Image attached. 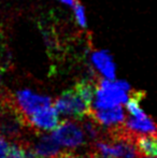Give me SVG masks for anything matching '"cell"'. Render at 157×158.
Here are the masks:
<instances>
[{"mask_svg": "<svg viewBox=\"0 0 157 158\" xmlns=\"http://www.w3.org/2000/svg\"><path fill=\"white\" fill-rule=\"evenodd\" d=\"M130 85L122 80L101 79L97 84L95 101L92 103L93 110H103L127 103L129 100Z\"/></svg>", "mask_w": 157, "mask_h": 158, "instance_id": "1", "label": "cell"}, {"mask_svg": "<svg viewBox=\"0 0 157 158\" xmlns=\"http://www.w3.org/2000/svg\"><path fill=\"white\" fill-rule=\"evenodd\" d=\"M28 125L12 98L0 96V137L17 141Z\"/></svg>", "mask_w": 157, "mask_h": 158, "instance_id": "2", "label": "cell"}, {"mask_svg": "<svg viewBox=\"0 0 157 158\" xmlns=\"http://www.w3.org/2000/svg\"><path fill=\"white\" fill-rule=\"evenodd\" d=\"M54 108L57 112L65 116L82 121L90 112V106L78 95V93L72 89L65 90L56 99Z\"/></svg>", "mask_w": 157, "mask_h": 158, "instance_id": "3", "label": "cell"}, {"mask_svg": "<svg viewBox=\"0 0 157 158\" xmlns=\"http://www.w3.org/2000/svg\"><path fill=\"white\" fill-rule=\"evenodd\" d=\"M14 99L16 101V106L27 121L38 111L52 106V99L48 96L37 94L30 89L17 90L15 93Z\"/></svg>", "mask_w": 157, "mask_h": 158, "instance_id": "4", "label": "cell"}, {"mask_svg": "<svg viewBox=\"0 0 157 158\" xmlns=\"http://www.w3.org/2000/svg\"><path fill=\"white\" fill-rule=\"evenodd\" d=\"M52 135L58 142L59 145L70 150L82 146L85 143L86 138L82 126L71 121H64L59 124L52 132Z\"/></svg>", "mask_w": 157, "mask_h": 158, "instance_id": "5", "label": "cell"}, {"mask_svg": "<svg viewBox=\"0 0 157 158\" xmlns=\"http://www.w3.org/2000/svg\"><path fill=\"white\" fill-rule=\"evenodd\" d=\"M89 115L94 121H96L99 125L105 126L107 128H113L116 126L124 125L125 112L121 106H116L113 108L103 109V110H93L90 109Z\"/></svg>", "mask_w": 157, "mask_h": 158, "instance_id": "6", "label": "cell"}, {"mask_svg": "<svg viewBox=\"0 0 157 158\" xmlns=\"http://www.w3.org/2000/svg\"><path fill=\"white\" fill-rule=\"evenodd\" d=\"M93 68L103 75L105 79L114 80L116 77V66L113 57L107 50H97L90 55Z\"/></svg>", "mask_w": 157, "mask_h": 158, "instance_id": "7", "label": "cell"}, {"mask_svg": "<svg viewBox=\"0 0 157 158\" xmlns=\"http://www.w3.org/2000/svg\"><path fill=\"white\" fill-rule=\"evenodd\" d=\"M29 125L34 126L38 130L52 131L59 125L58 112L54 106H48L40 110L28 118Z\"/></svg>", "mask_w": 157, "mask_h": 158, "instance_id": "8", "label": "cell"}, {"mask_svg": "<svg viewBox=\"0 0 157 158\" xmlns=\"http://www.w3.org/2000/svg\"><path fill=\"white\" fill-rule=\"evenodd\" d=\"M124 125L134 137L147 135L157 137V124L147 114L140 117H129L125 121Z\"/></svg>", "mask_w": 157, "mask_h": 158, "instance_id": "9", "label": "cell"}, {"mask_svg": "<svg viewBox=\"0 0 157 158\" xmlns=\"http://www.w3.org/2000/svg\"><path fill=\"white\" fill-rule=\"evenodd\" d=\"M31 148L38 158H56L60 153V145L52 135H40Z\"/></svg>", "mask_w": 157, "mask_h": 158, "instance_id": "10", "label": "cell"}, {"mask_svg": "<svg viewBox=\"0 0 157 158\" xmlns=\"http://www.w3.org/2000/svg\"><path fill=\"white\" fill-rule=\"evenodd\" d=\"M136 145L141 155L147 157H157L156 135H139L136 138Z\"/></svg>", "mask_w": 157, "mask_h": 158, "instance_id": "11", "label": "cell"}, {"mask_svg": "<svg viewBox=\"0 0 157 158\" xmlns=\"http://www.w3.org/2000/svg\"><path fill=\"white\" fill-rule=\"evenodd\" d=\"M73 89L78 93V95L88 104V106H92L93 99H94L95 95H96V90H97L96 84L93 83L89 80H82V81L78 82V83L76 84Z\"/></svg>", "mask_w": 157, "mask_h": 158, "instance_id": "12", "label": "cell"}, {"mask_svg": "<svg viewBox=\"0 0 157 158\" xmlns=\"http://www.w3.org/2000/svg\"><path fill=\"white\" fill-rule=\"evenodd\" d=\"M82 129H83L85 137L88 138L89 141H92L93 143H95L96 141L100 140L101 137V130L98 127L99 124L96 121L92 118L89 115H87L86 117H84L82 119Z\"/></svg>", "mask_w": 157, "mask_h": 158, "instance_id": "13", "label": "cell"}, {"mask_svg": "<svg viewBox=\"0 0 157 158\" xmlns=\"http://www.w3.org/2000/svg\"><path fill=\"white\" fill-rule=\"evenodd\" d=\"M6 158H38L32 148L28 144L14 142L11 144L10 152Z\"/></svg>", "mask_w": 157, "mask_h": 158, "instance_id": "14", "label": "cell"}, {"mask_svg": "<svg viewBox=\"0 0 157 158\" xmlns=\"http://www.w3.org/2000/svg\"><path fill=\"white\" fill-rule=\"evenodd\" d=\"M73 15L76 23L78 24L81 28H86L87 27V17H86V12L85 8L82 6L81 3L78 1L73 6Z\"/></svg>", "mask_w": 157, "mask_h": 158, "instance_id": "15", "label": "cell"}, {"mask_svg": "<svg viewBox=\"0 0 157 158\" xmlns=\"http://www.w3.org/2000/svg\"><path fill=\"white\" fill-rule=\"evenodd\" d=\"M11 145L6 141V138L0 137V158H6L8 154L10 152Z\"/></svg>", "mask_w": 157, "mask_h": 158, "instance_id": "16", "label": "cell"}, {"mask_svg": "<svg viewBox=\"0 0 157 158\" xmlns=\"http://www.w3.org/2000/svg\"><path fill=\"white\" fill-rule=\"evenodd\" d=\"M56 158H85V157L81 156V155H78V154H74L73 152H63V153H59L58 156Z\"/></svg>", "mask_w": 157, "mask_h": 158, "instance_id": "17", "label": "cell"}, {"mask_svg": "<svg viewBox=\"0 0 157 158\" xmlns=\"http://www.w3.org/2000/svg\"><path fill=\"white\" fill-rule=\"evenodd\" d=\"M59 2H61L63 4H65V6H72L73 8L74 4L78 2V0H58Z\"/></svg>", "mask_w": 157, "mask_h": 158, "instance_id": "18", "label": "cell"}, {"mask_svg": "<svg viewBox=\"0 0 157 158\" xmlns=\"http://www.w3.org/2000/svg\"><path fill=\"white\" fill-rule=\"evenodd\" d=\"M88 158H97V153L96 152H92L89 154V157Z\"/></svg>", "mask_w": 157, "mask_h": 158, "instance_id": "19", "label": "cell"}, {"mask_svg": "<svg viewBox=\"0 0 157 158\" xmlns=\"http://www.w3.org/2000/svg\"><path fill=\"white\" fill-rule=\"evenodd\" d=\"M97 158H112V157H105V156H100V155L97 154Z\"/></svg>", "mask_w": 157, "mask_h": 158, "instance_id": "20", "label": "cell"}, {"mask_svg": "<svg viewBox=\"0 0 157 158\" xmlns=\"http://www.w3.org/2000/svg\"><path fill=\"white\" fill-rule=\"evenodd\" d=\"M152 158H153V157H152Z\"/></svg>", "mask_w": 157, "mask_h": 158, "instance_id": "21", "label": "cell"}]
</instances>
